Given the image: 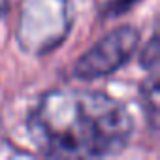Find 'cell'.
Wrapping results in <instances>:
<instances>
[{"instance_id":"1","label":"cell","mask_w":160,"mask_h":160,"mask_svg":"<svg viewBox=\"0 0 160 160\" xmlns=\"http://www.w3.org/2000/svg\"><path fill=\"white\" fill-rule=\"evenodd\" d=\"M38 151L53 158H100L121 152L134 132L128 109L106 92L53 89L27 121Z\"/></svg>"},{"instance_id":"2","label":"cell","mask_w":160,"mask_h":160,"mask_svg":"<svg viewBox=\"0 0 160 160\" xmlns=\"http://www.w3.org/2000/svg\"><path fill=\"white\" fill-rule=\"evenodd\" d=\"M72 28L68 0H23L17 42L30 55H47L57 49Z\"/></svg>"},{"instance_id":"3","label":"cell","mask_w":160,"mask_h":160,"mask_svg":"<svg viewBox=\"0 0 160 160\" xmlns=\"http://www.w3.org/2000/svg\"><path fill=\"white\" fill-rule=\"evenodd\" d=\"M138 42L139 32L134 27H119L111 30L77 58L73 64V75L77 79L92 81L121 70L138 49Z\"/></svg>"},{"instance_id":"4","label":"cell","mask_w":160,"mask_h":160,"mask_svg":"<svg viewBox=\"0 0 160 160\" xmlns=\"http://www.w3.org/2000/svg\"><path fill=\"white\" fill-rule=\"evenodd\" d=\"M149 73H151L149 79H145L141 87V100H143L145 113L151 121V126L154 130L158 121V70H152Z\"/></svg>"},{"instance_id":"5","label":"cell","mask_w":160,"mask_h":160,"mask_svg":"<svg viewBox=\"0 0 160 160\" xmlns=\"http://www.w3.org/2000/svg\"><path fill=\"white\" fill-rule=\"evenodd\" d=\"M158 38L156 34L149 40V43L145 45L143 53H141V66H145V70L152 72V70H158Z\"/></svg>"},{"instance_id":"6","label":"cell","mask_w":160,"mask_h":160,"mask_svg":"<svg viewBox=\"0 0 160 160\" xmlns=\"http://www.w3.org/2000/svg\"><path fill=\"white\" fill-rule=\"evenodd\" d=\"M138 2H139V0H111V2H108V6L104 8V13L108 17H117V15L126 13Z\"/></svg>"}]
</instances>
